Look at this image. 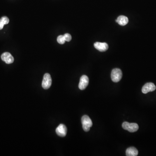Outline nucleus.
I'll use <instances>...</instances> for the list:
<instances>
[{
	"instance_id": "1",
	"label": "nucleus",
	"mask_w": 156,
	"mask_h": 156,
	"mask_svg": "<svg viewBox=\"0 0 156 156\" xmlns=\"http://www.w3.org/2000/svg\"><path fill=\"white\" fill-rule=\"evenodd\" d=\"M81 121L83 130L85 132H89L90 127L92 126V122L91 119L87 115H84L82 117Z\"/></svg>"
},
{
	"instance_id": "2",
	"label": "nucleus",
	"mask_w": 156,
	"mask_h": 156,
	"mask_svg": "<svg viewBox=\"0 0 156 156\" xmlns=\"http://www.w3.org/2000/svg\"><path fill=\"white\" fill-rule=\"evenodd\" d=\"M122 126L123 129L127 130L130 132H137L139 129L138 125L135 123H130L127 122H124L122 124Z\"/></svg>"
},
{
	"instance_id": "3",
	"label": "nucleus",
	"mask_w": 156,
	"mask_h": 156,
	"mask_svg": "<svg viewBox=\"0 0 156 156\" xmlns=\"http://www.w3.org/2000/svg\"><path fill=\"white\" fill-rule=\"evenodd\" d=\"M122 77V72L121 69L115 68L112 70L111 78L113 82H117L120 81Z\"/></svg>"
},
{
	"instance_id": "4",
	"label": "nucleus",
	"mask_w": 156,
	"mask_h": 156,
	"mask_svg": "<svg viewBox=\"0 0 156 156\" xmlns=\"http://www.w3.org/2000/svg\"><path fill=\"white\" fill-rule=\"evenodd\" d=\"M52 84V79L50 74L49 73H46L44 74L42 81V87L44 89H47L50 88Z\"/></svg>"
},
{
	"instance_id": "5",
	"label": "nucleus",
	"mask_w": 156,
	"mask_h": 156,
	"mask_svg": "<svg viewBox=\"0 0 156 156\" xmlns=\"http://www.w3.org/2000/svg\"><path fill=\"white\" fill-rule=\"evenodd\" d=\"M89 83V79L88 77L86 75L82 76L80 79L79 84V89L82 90L85 89L88 86Z\"/></svg>"
},
{
	"instance_id": "6",
	"label": "nucleus",
	"mask_w": 156,
	"mask_h": 156,
	"mask_svg": "<svg viewBox=\"0 0 156 156\" xmlns=\"http://www.w3.org/2000/svg\"><path fill=\"white\" fill-rule=\"evenodd\" d=\"M67 127L63 124L59 125L56 129V132L57 135L61 137H64L66 136L67 134Z\"/></svg>"
},
{
	"instance_id": "7",
	"label": "nucleus",
	"mask_w": 156,
	"mask_h": 156,
	"mask_svg": "<svg viewBox=\"0 0 156 156\" xmlns=\"http://www.w3.org/2000/svg\"><path fill=\"white\" fill-rule=\"evenodd\" d=\"M156 89V86L154 83L148 82L145 84L142 87V92L143 93L147 94L150 92L154 91Z\"/></svg>"
},
{
	"instance_id": "8",
	"label": "nucleus",
	"mask_w": 156,
	"mask_h": 156,
	"mask_svg": "<svg viewBox=\"0 0 156 156\" xmlns=\"http://www.w3.org/2000/svg\"><path fill=\"white\" fill-rule=\"evenodd\" d=\"M1 59L2 61L6 62L7 64H11L14 61V58L10 53L5 52L1 56Z\"/></svg>"
},
{
	"instance_id": "9",
	"label": "nucleus",
	"mask_w": 156,
	"mask_h": 156,
	"mask_svg": "<svg viewBox=\"0 0 156 156\" xmlns=\"http://www.w3.org/2000/svg\"><path fill=\"white\" fill-rule=\"evenodd\" d=\"M94 47L95 49L100 52H105L109 48V46L106 43L96 42L94 44Z\"/></svg>"
},
{
	"instance_id": "10",
	"label": "nucleus",
	"mask_w": 156,
	"mask_h": 156,
	"mask_svg": "<svg viewBox=\"0 0 156 156\" xmlns=\"http://www.w3.org/2000/svg\"><path fill=\"white\" fill-rule=\"evenodd\" d=\"M128 19L125 16H120L116 20V22L121 26H125L128 23Z\"/></svg>"
},
{
	"instance_id": "11",
	"label": "nucleus",
	"mask_w": 156,
	"mask_h": 156,
	"mask_svg": "<svg viewBox=\"0 0 156 156\" xmlns=\"http://www.w3.org/2000/svg\"><path fill=\"white\" fill-rule=\"evenodd\" d=\"M138 150L135 147H129L126 151V155L127 156H136L138 155Z\"/></svg>"
},
{
	"instance_id": "12",
	"label": "nucleus",
	"mask_w": 156,
	"mask_h": 156,
	"mask_svg": "<svg viewBox=\"0 0 156 156\" xmlns=\"http://www.w3.org/2000/svg\"><path fill=\"white\" fill-rule=\"evenodd\" d=\"M0 22L3 24H7L9 23V19L7 16H4L0 19Z\"/></svg>"
},
{
	"instance_id": "13",
	"label": "nucleus",
	"mask_w": 156,
	"mask_h": 156,
	"mask_svg": "<svg viewBox=\"0 0 156 156\" xmlns=\"http://www.w3.org/2000/svg\"><path fill=\"white\" fill-rule=\"evenodd\" d=\"M57 41L58 43H59V44H63L66 42V40H65L63 35H60L58 36Z\"/></svg>"
},
{
	"instance_id": "14",
	"label": "nucleus",
	"mask_w": 156,
	"mask_h": 156,
	"mask_svg": "<svg viewBox=\"0 0 156 156\" xmlns=\"http://www.w3.org/2000/svg\"><path fill=\"white\" fill-rule=\"evenodd\" d=\"M63 36H64V38H65L66 41L69 42L71 40L72 36L70 34L67 33V34H65Z\"/></svg>"
},
{
	"instance_id": "15",
	"label": "nucleus",
	"mask_w": 156,
	"mask_h": 156,
	"mask_svg": "<svg viewBox=\"0 0 156 156\" xmlns=\"http://www.w3.org/2000/svg\"><path fill=\"white\" fill-rule=\"evenodd\" d=\"M4 26V25L0 22V30H2Z\"/></svg>"
}]
</instances>
